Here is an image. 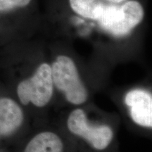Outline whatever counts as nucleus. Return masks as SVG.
<instances>
[{
  "label": "nucleus",
  "mask_w": 152,
  "mask_h": 152,
  "mask_svg": "<svg viewBox=\"0 0 152 152\" xmlns=\"http://www.w3.org/2000/svg\"><path fill=\"white\" fill-rule=\"evenodd\" d=\"M68 5L75 16L115 37L130 34L145 15L141 0H68Z\"/></svg>",
  "instance_id": "nucleus-1"
},
{
  "label": "nucleus",
  "mask_w": 152,
  "mask_h": 152,
  "mask_svg": "<svg viewBox=\"0 0 152 152\" xmlns=\"http://www.w3.org/2000/svg\"><path fill=\"white\" fill-rule=\"evenodd\" d=\"M52 76L53 83L58 90L66 95L70 103L79 105L87 99V92L80 79L77 68L70 57L58 56L52 64Z\"/></svg>",
  "instance_id": "nucleus-2"
},
{
  "label": "nucleus",
  "mask_w": 152,
  "mask_h": 152,
  "mask_svg": "<svg viewBox=\"0 0 152 152\" xmlns=\"http://www.w3.org/2000/svg\"><path fill=\"white\" fill-rule=\"evenodd\" d=\"M17 91L23 104L31 102L38 107L45 106L49 103L53 94L51 66L45 63L41 64L33 77L19 84Z\"/></svg>",
  "instance_id": "nucleus-3"
},
{
  "label": "nucleus",
  "mask_w": 152,
  "mask_h": 152,
  "mask_svg": "<svg viewBox=\"0 0 152 152\" xmlns=\"http://www.w3.org/2000/svg\"><path fill=\"white\" fill-rule=\"evenodd\" d=\"M68 128L73 134L83 138L95 151L107 149L113 140V134L108 126H91L82 109L71 112L68 118Z\"/></svg>",
  "instance_id": "nucleus-4"
},
{
  "label": "nucleus",
  "mask_w": 152,
  "mask_h": 152,
  "mask_svg": "<svg viewBox=\"0 0 152 152\" xmlns=\"http://www.w3.org/2000/svg\"><path fill=\"white\" fill-rule=\"evenodd\" d=\"M125 104L130 108V115L137 124L144 127L152 126L151 94L142 90L129 92L125 99Z\"/></svg>",
  "instance_id": "nucleus-5"
},
{
  "label": "nucleus",
  "mask_w": 152,
  "mask_h": 152,
  "mask_svg": "<svg viewBox=\"0 0 152 152\" xmlns=\"http://www.w3.org/2000/svg\"><path fill=\"white\" fill-rule=\"evenodd\" d=\"M23 112L10 99H0V135H8L19 128L23 122Z\"/></svg>",
  "instance_id": "nucleus-6"
},
{
  "label": "nucleus",
  "mask_w": 152,
  "mask_h": 152,
  "mask_svg": "<svg viewBox=\"0 0 152 152\" xmlns=\"http://www.w3.org/2000/svg\"><path fill=\"white\" fill-rule=\"evenodd\" d=\"M23 152H65V146L55 133L44 132L34 137Z\"/></svg>",
  "instance_id": "nucleus-7"
},
{
  "label": "nucleus",
  "mask_w": 152,
  "mask_h": 152,
  "mask_svg": "<svg viewBox=\"0 0 152 152\" xmlns=\"http://www.w3.org/2000/svg\"><path fill=\"white\" fill-rule=\"evenodd\" d=\"M32 0H0V13H9L23 9Z\"/></svg>",
  "instance_id": "nucleus-8"
}]
</instances>
